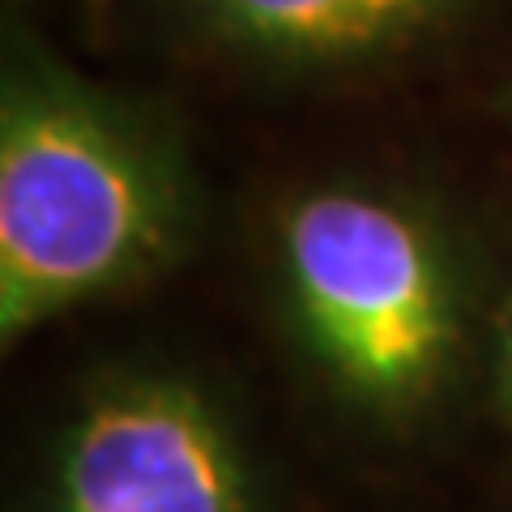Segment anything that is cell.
<instances>
[{
    "label": "cell",
    "instance_id": "5b68a950",
    "mask_svg": "<svg viewBox=\"0 0 512 512\" xmlns=\"http://www.w3.org/2000/svg\"><path fill=\"white\" fill-rule=\"evenodd\" d=\"M495 410L512 431V291L500 308V329H495Z\"/></svg>",
    "mask_w": 512,
    "mask_h": 512
},
{
    "label": "cell",
    "instance_id": "7a4b0ae2",
    "mask_svg": "<svg viewBox=\"0 0 512 512\" xmlns=\"http://www.w3.org/2000/svg\"><path fill=\"white\" fill-rule=\"evenodd\" d=\"M299 338L355 406L402 419L444 389L466 338L440 231L372 188H312L278 218Z\"/></svg>",
    "mask_w": 512,
    "mask_h": 512
},
{
    "label": "cell",
    "instance_id": "6da1fadb",
    "mask_svg": "<svg viewBox=\"0 0 512 512\" xmlns=\"http://www.w3.org/2000/svg\"><path fill=\"white\" fill-rule=\"evenodd\" d=\"M192 184L146 111L43 52L0 82V338L124 291L184 252Z\"/></svg>",
    "mask_w": 512,
    "mask_h": 512
},
{
    "label": "cell",
    "instance_id": "3957f363",
    "mask_svg": "<svg viewBox=\"0 0 512 512\" xmlns=\"http://www.w3.org/2000/svg\"><path fill=\"white\" fill-rule=\"evenodd\" d=\"M47 512H265L235 427L205 389L128 372L60 427Z\"/></svg>",
    "mask_w": 512,
    "mask_h": 512
},
{
    "label": "cell",
    "instance_id": "277c9868",
    "mask_svg": "<svg viewBox=\"0 0 512 512\" xmlns=\"http://www.w3.org/2000/svg\"><path fill=\"white\" fill-rule=\"evenodd\" d=\"M201 26L282 64H350L414 43L457 0H188Z\"/></svg>",
    "mask_w": 512,
    "mask_h": 512
}]
</instances>
